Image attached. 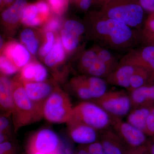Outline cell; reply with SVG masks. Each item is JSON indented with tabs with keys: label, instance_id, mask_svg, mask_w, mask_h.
Masks as SVG:
<instances>
[{
	"label": "cell",
	"instance_id": "cell-28",
	"mask_svg": "<svg viewBox=\"0 0 154 154\" xmlns=\"http://www.w3.org/2000/svg\"><path fill=\"white\" fill-rule=\"evenodd\" d=\"M51 11L58 15H62L67 10L69 0H47Z\"/></svg>",
	"mask_w": 154,
	"mask_h": 154
},
{
	"label": "cell",
	"instance_id": "cell-23",
	"mask_svg": "<svg viewBox=\"0 0 154 154\" xmlns=\"http://www.w3.org/2000/svg\"><path fill=\"white\" fill-rule=\"evenodd\" d=\"M65 57V52L61 39L57 36L52 49L45 57V63L49 67L54 68L62 63Z\"/></svg>",
	"mask_w": 154,
	"mask_h": 154
},
{
	"label": "cell",
	"instance_id": "cell-20",
	"mask_svg": "<svg viewBox=\"0 0 154 154\" xmlns=\"http://www.w3.org/2000/svg\"><path fill=\"white\" fill-rule=\"evenodd\" d=\"M69 85L73 93L79 99L87 101L93 100L88 75L74 77L71 80Z\"/></svg>",
	"mask_w": 154,
	"mask_h": 154
},
{
	"label": "cell",
	"instance_id": "cell-40",
	"mask_svg": "<svg viewBox=\"0 0 154 154\" xmlns=\"http://www.w3.org/2000/svg\"><path fill=\"white\" fill-rule=\"evenodd\" d=\"M92 5L93 0H79L75 4L77 8L83 12L88 11Z\"/></svg>",
	"mask_w": 154,
	"mask_h": 154
},
{
	"label": "cell",
	"instance_id": "cell-3",
	"mask_svg": "<svg viewBox=\"0 0 154 154\" xmlns=\"http://www.w3.org/2000/svg\"><path fill=\"white\" fill-rule=\"evenodd\" d=\"M100 11L133 29L138 30L143 26L145 11L138 0H109Z\"/></svg>",
	"mask_w": 154,
	"mask_h": 154
},
{
	"label": "cell",
	"instance_id": "cell-6",
	"mask_svg": "<svg viewBox=\"0 0 154 154\" xmlns=\"http://www.w3.org/2000/svg\"><path fill=\"white\" fill-rule=\"evenodd\" d=\"M91 102L96 103L110 115L122 118L131 109L129 93L123 90L107 91L103 96Z\"/></svg>",
	"mask_w": 154,
	"mask_h": 154
},
{
	"label": "cell",
	"instance_id": "cell-15",
	"mask_svg": "<svg viewBox=\"0 0 154 154\" xmlns=\"http://www.w3.org/2000/svg\"><path fill=\"white\" fill-rule=\"evenodd\" d=\"M138 66L131 65H121L108 75L105 80L107 85L118 86L128 90L133 75Z\"/></svg>",
	"mask_w": 154,
	"mask_h": 154
},
{
	"label": "cell",
	"instance_id": "cell-42",
	"mask_svg": "<svg viewBox=\"0 0 154 154\" xmlns=\"http://www.w3.org/2000/svg\"><path fill=\"white\" fill-rule=\"evenodd\" d=\"M74 154H90L86 145H79Z\"/></svg>",
	"mask_w": 154,
	"mask_h": 154
},
{
	"label": "cell",
	"instance_id": "cell-25",
	"mask_svg": "<svg viewBox=\"0 0 154 154\" xmlns=\"http://www.w3.org/2000/svg\"><path fill=\"white\" fill-rule=\"evenodd\" d=\"M20 39L31 54L36 53L39 43L36 34L32 29L26 28L23 30L20 34Z\"/></svg>",
	"mask_w": 154,
	"mask_h": 154
},
{
	"label": "cell",
	"instance_id": "cell-8",
	"mask_svg": "<svg viewBox=\"0 0 154 154\" xmlns=\"http://www.w3.org/2000/svg\"><path fill=\"white\" fill-rule=\"evenodd\" d=\"M111 127L128 147L145 145L148 140L143 131L120 117L111 116Z\"/></svg>",
	"mask_w": 154,
	"mask_h": 154
},
{
	"label": "cell",
	"instance_id": "cell-14",
	"mask_svg": "<svg viewBox=\"0 0 154 154\" xmlns=\"http://www.w3.org/2000/svg\"><path fill=\"white\" fill-rule=\"evenodd\" d=\"M1 51L2 55L8 58L19 69H22L30 61L29 51L17 42H9L4 45Z\"/></svg>",
	"mask_w": 154,
	"mask_h": 154
},
{
	"label": "cell",
	"instance_id": "cell-9",
	"mask_svg": "<svg viewBox=\"0 0 154 154\" xmlns=\"http://www.w3.org/2000/svg\"><path fill=\"white\" fill-rule=\"evenodd\" d=\"M86 32L85 25L79 21H69L60 31V38L64 49L67 52L74 53L81 43V38Z\"/></svg>",
	"mask_w": 154,
	"mask_h": 154
},
{
	"label": "cell",
	"instance_id": "cell-16",
	"mask_svg": "<svg viewBox=\"0 0 154 154\" xmlns=\"http://www.w3.org/2000/svg\"><path fill=\"white\" fill-rule=\"evenodd\" d=\"M47 69L37 62H31L21 69L19 75L16 79L21 82H41L46 81Z\"/></svg>",
	"mask_w": 154,
	"mask_h": 154
},
{
	"label": "cell",
	"instance_id": "cell-13",
	"mask_svg": "<svg viewBox=\"0 0 154 154\" xmlns=\"http://www.w3.org/2000/svg\"><path fill=\"white\" fill-rule=\"evenodd\" d=\"M99 140L104 154H125L128 148L111 127L99 131Z\"/></svg>",
	"mask_w": 154,
	"mask_h": 154
},
{
	"label": "cell",
	"instance_id": "cell-22",
	"mask_svg": "<svg viewBox=\"0 0 154 154\" xmlns=\"http://www.w3.org/2000/svg\"><path fill=\"white\" fill-rule=\"evenodd\" d=\"M154 82V72L150 69L138 66L131 77L128 92Z\"/></svg>",
	"mask_w": 154,
	"mask_h": 154
},
{
	"label": "cell",
	"instance_id": "cell-24",
	"mask_svg": "<svg viewBox=\"0 0 154 154\" xmlns=\"http://www.w3.org/2000/svg\"><path fill=\"white\" fill-rule=\"evenodd\" d=\"M98 45L83 51L79 60V69L81 72L85 74L88 69L95 62L97 59Z\"/></svg>",
	"mask_w": 154,
	"mask_h": 154
},
{
	"label": "cell",
	"instance_id": "cell-47",
	"mask_svg": "<svg viewBox=\"0 0 154 154\" xmlns=\"http://www.w3.org/2000/svg\"><path fill=\"white\" fill-rule=\"evenodd\" d=\"M72 1L74 3L75 5V4L79 2V0H72Z\"/></svg>",
	"mask_w": 154,
	"mask_h": 154
},
{
	"label": "cell",
	"instance_id": "cell-35",
	"mask_svg": "<svg viewBox=\"0 0 154 154\" xmlns=\"http://www.w3.org/2000/svg\"><path fill=\"white\" fill-rule=\"evenodd\" d=\"M86 146L90 154H104L102 144L99 140L86 145Z\"/></svg>",
	"mask_w": 154,
	"mask_h": 154
},
{
	"label": "cell",
	"instance_id": "cell-30",
	"mask_svg": "<svg viewBox=\"0 0 154 154\" xmlns=\"http://www.w3.org/2000/svg\"><path fill=\"white\" fill-rule=\"evenodd\" d=\"M137 30L139 43L154 47V32L147 31L142 28Z\"/></svg>",
	"mask_w": 154,
	"mask_h": 154
},
{
	"label": "cell",
	"instance_id": "cell-33",
	"mask_svg": "<svg viewBox=\"0 0 154 154\" xmlns=\"http://www.w3.org/2000/svg\"><path fill=\"white\" fill-rule=\"evenodd\" d=\"M0 154H18V148L13 141L0 143Z\"/></svg>",
	"mask_w": 154,
	"mask_h": 154
},
{
	"label": "cell",
	"instance_id": "cell-1",
	"mask_svg": "<svg viewBox=\"0 0 154 154\" xmlns=\"http://www.w3.org/2000/svg\"><path fill=\"white\" fill-rule=\"evenodd\" d=\"M85 25L90 37L107 49L128 51L139 43L137 30L109 18L100 10L89 13Z\"/></svg>",
	"mask_w": 154,
	"mask_h": 154
},
{
	"label": "cell",
	"instance_id": "cell-31",
	"mask_svg": "<svg viewBox=\"0 0 154 154\" xmlns=\"http://www.w3.org/2000/svg\"><path fill=\"white\" fill-rule=\"evenodd\" d=\"M38 8L39 16L45 22L50 18L51 9L49 4L44 0H39L35 3Z\"/></svg>",
	"mask_w": 154,
	"mask_h": 154
},
{
	"label": "cell",
	"instance_id": "cell-21",
	"mask_svg": "<svg viewBox=\"0 0 154 154\" xmlns=\"http://www.w3.org/2000/svg\"><path fill=\"white\" fill-rule=\"evenodd\" d=\"M154 105L131 109L128 114L126 122L145 133L147 119Z\"/></svg>",
	"mask_w": 154,
	"mask_h": 154
},
{
	"label": "cell",
	"instance_id": "cell-10",
	"mask_svg": "<svg viewBox=\"0 0 154 154\" xmlns=\"http://www.w3.org/2000/svg\"><path fill=\"white\" fill-rule=\"evenodd\" d=\"M125 64L144 67L154 72V47L143 45L130 50L119 60V65Z\"/></svg>",
	"mask_w": 154,
	"mask_h": 154
},
{
	"label": "cell",
	"instance_id": "cell-32",
	"mask_svg": "<svg viewBox=\"0 0 154 154\" xmlns=\"http://www.w3.org/2000/svg\"><path fill=\"white\" fill-rule=\"evenodd\" d=\"M61 26V22L60 19L56 17H50L43 27V32L45 33L48 32H57L60 29Z\"/></svg>",
	"mask_w": 154,
	"mask_h": 154
},
{
	"label": "cell",
	"instance_id": "cell-34",
	"mask_svg": "<svg viewBox=\"0 0 154 154\" xmlns=\"http://www.w3.org/2000/svg\"><path fill=\"white\" fill-rule=\"evenodd\" d=\"M145 134L150 137L154 135V105L152 107L147 119Z\"/></svg>",
	"mask_w": 154,
	"mask_h": 154
},
{
	"label": "cell",
	"instance_id": "cell-18",
	"mask_svg": "<svg viewBox=\"0 0 154 154\" xmlns=\"http://www.w3.org/2000/svg\"><path fill=\"white\" fill-rule=\"evenodd\" d=\"M12 80L4 75L0 79V106L2 115L9 116L12 114L14 99L12 88Z\"/></svg>",
	"mask_w": 154,
	"mask_h": 154
},
{
	"label": "cell",
	"instance_id": "cell-37",
	"mask_svg": "<svg viewBox=\"0 0 154 154\" xmlns=\"http://www.w3.org/2000/svg\"><path fill=\"white\" fill-rule=\"evenodd\" d=\"M142 28L147 31L154 32V12L149 14L145 20Z\"/></svg>",
	"mask_w": 154,
	"mask_h": 154
},
{
	"label": "cell",
	"instance_id": "cell-7",
	"mask_svg": "<svg viewBox=\"0 0 154 154\" xmlns=\"http://www.w3.org/2000/svg\"><path fill=\"white\" fill-rule=\"evenodd\" d=\"M62 143L57 134L49 128H43L34 133L29 140L27 149L47 154L61 152Z\"/></svg>",
	"mask_w": 154,
	"mask_h": 154
},
{
	"label": "cell",
	"instance_id": "cell-46",
	"mask_svg": "<svg viewBox=\"0 0 154 154\" xmlns=\"http://www.w3.org/2000/svg\"><path fill=\"white\" fill-rule=\"evenodd\" d=\"M3 39L2 38V37H1V49H2V48L3 47Z\"/></svg>",
	"mask_w": 154,
	"mask_h": 154
},
{
	"label": "cell",
	"instance_id": "cell-43",
	"mask_svg": "<svg viewBox=\"0 0 154 154\" xmlns=\"http://www.w3.org/2000/svg\"><path fill=\"white\" fill-rule=\"evenodd\" d=\"M109 0H93V5H94L100 8H102V6L107 2Z\"/></svg>",
	"mask_w": 154,
	"mask_h": 154
},
{
	"label": "cell",
	"instance_id": "cell-19",
	"mask_svg": "<svg viewBox=\"0 0 154 154\" xmlns=\"http://www.w3.org/2000/svg\"><path fill=\"white\" fill-rule=\"evenodd\" d=\"M28 4L27 0H16L2 12L1 17L3 23L12 26L21 22L23 11Z\"/></svg>",
	"mask_w": 154,
	"mask_h": 154
},
{
	"label": "cell",
	"instance_id": "cell-44",
	"mask_svg": "<svg viewBox=\"0 0 154 154\" xmlns=\"http://www.w3.org/2000/svg\"><path fill=\"white\" fill-rule=\"evenodd\" d=\"M147 146L149 154H154V143L150 140H149L146 144Z\"/></svg>",
	"mask_w": 154,
	"mask_h": 154
},
{
	"label": "cell",
	"instance_id": "cell-27",
	"mask_svg": "<svg viewBox=\"0 0 154 154\" xmlns=\"http://www.w3.org/2000/svg\"><path fill=\"white\" fill-rule=\"evenodd\" d=\"M0 68L2 75L5 76L14 75L19 70L12 62L3 55H1L0 58Z\"/></svg>",
	"mask_w": 154,
	"mask_h": 154
},
{
	"label": "cell",
	"instance_id": "cell-36",
	"mask_svg": "<svg viewBox=\"0 0 154 154\" xmlns=\"http://www.w3.org/2000/svg\"><path fill=\"white\" fill-rule=\"evenodd\" d=\"M8 117L9 116H1L0 118V132L6 133L11 134Z\"/></svg>",
	"mask_w": 154,
	"mask_h": 154
},
{
	"label": "cell",
	"instance_id": "cell-39",
	"mask_svg": "<svg viewBox=\"0 0 154 154\" xmlns=\"http://www.w3.org/2000/svg\"><path fill=\"white\" fill-rule=\"evenodd\" d=\"M140 5L149 14L154 12V0H138Z\"/></svg>",
	"mask_w": 154,
	"mask_h": 154
},
{
	"label": "cell",
	"instance_id": "cell-11",
	"mask_svg": "<svg viewBox=\"0 0 154 154\" xmlns=\"http://www.w3.org/2000/svg\"><path fill=\"white\" fill-rule=\"evenodd\" d=\"M69 134L71 139L79 145H88L99 140V131L81 122H68Z\"/></svg>",
	"mask_w": 154,
	"mask_h": 154
},
{
	"label": "cell",
	"instance_id": "cell-48",
	"mask_svg": "<svg viewBox=\"0 0 154 154\" xmlns=\"http://www.w3.org/2000/svg\"><path fill=\"white\" fill-rule=\"evenodd\" d=\"M152 138L150 140H151L152 141V142L153 143H154V135L152 136H151Z\"/></svg>",
	"mask_w": 154,
	"mask_h": 154
},
{
	"label": "cell",
	"instance_id": "cell-49",
	"mask_svg": "<svg viewBox=\"0 0 154 154\" xmlns=\"http://www.w3.org/2000/svg\"><path fill=\"white\" fill-rule=\"evenodd\" d=\"M58 154H69L68 153H67L66 152H60L59 153H58Z\"/></svg>",
	"mask_w": 154,
	"mask_h": 154
},
{
	"label": "cell",
	"instance_id": "cell-45",
	"mask_svg": "<svg viewBox=\"0 0 154 154\" xmlns=\"http://www.w3.org/2000/svg\"><path fill=\"white\" fill-rule=\"evenodd\" d=\"M26 152H27V154H47L28 149H26Z\"/></svg>",
	"mask_w": 154,
	"mask_h": 154
},
{
	"label": "cell",
	"instance_id": "cell-5",
	"mask_svg": "<svg viewBox=\"0 0 154 154\" xmlns=\"http://www.w3.org/2000/svg\"><path fill=\"white\" fill-rule=\"evenodd\" d=\"M69 121L81 122L100 131L111 127V116L96 103L85 101L74 107Z\"/></svg>",
	"mask_w": 154,
	"mask_h": 154
},
{
	"label": "cell",
	"instance_id": "cell-26",
	"mask_svg": "<svg viewBox=\"0 0 154 154\" xmlns=\"http://www.w3.org/2000/svg\"><path fill=\"white\" fill-rule=\"evenodd\" d=\"M38 17H40L36 4H28L23 11L21 22L26 26H30V23Z\"/></svg>",
	"mask_w": 154,
	"mask_h": 154
},
{
	"label": "cell",
	"instance_id": "cell-2",
	"mask_svg": "<svg viewBox=\"0 0 154 154\" xmlns=\"http://www.w3.org/2000/svg\"><path fill=\"white\" fill-rule=\"evenodd\" d=\"M12 92L14 107L12 110V121L14 132L43 118L42 108L33 103L26 94L22 82L12 80Z\"/></svg>",
	"mask_w": 154,
	"mask_h": 154
},
{
	"label": "cell",
	"instance_id": "cell-41",
	"mask_svg": "<svg viewBox=\"0 0 154 154\" xmlns=\"http://www.w3.org/2000/svg\"><path fill=\"white\" fill-rule=\"evenodd\" d=\"M16 0H0V7L1 11L8 8Z\"/></svg>",
	"mask_w": 154,
	"mask_h": 154
},
{
	"label": "cell",
	"instance_id": "cell-17",
	"mask_svg": "<svg viewBox=\"0 0 154 154\" xmlns=\"http://www.w3.org/2000/svg\"><path fill=\"white\" fill-rule=\"evenodd\" d=\"M128 93L131 102V109L154 105V82Z\"/></svg>",
	"mask_w": 154,
	"mask_h": 154
},
{
	"label": "cell",
	"instance_id": "cell-4",
	"mask_svg": "<svg viewBox=\"0 0 154 154\" xmlns=\"http://www.w3.org/2000/svg\"><path fill=\"white\" fill-rule=\"evenodd\" d=\"M74 107L68 94L57 85L42 107V116L49 122L68 123L70 120Z\"/></svg>",
	"mask_w": 154,
	"mask_h": 154
},
{
	"label": "cell",
	"instance_id": "cell-12",
	"mask_svg": "<svg viewBox=\"0 0 154 154\" xmlns=\"http://www.w3.org/2000/svg\"><path fill=\"white\" fill-rule=\"evenodd\" d=\"M21 82L30 100L38 107L42 108V110L45 102L52 94L57 86L55 84L46 81L41 82Z\"/></svg>",
	"mask_w": 154,
	"mask_h": 154
},
{
	"label": "cell",
	"instance_id": "cell-38",
	"mask_svg": "<svg viewBox=\"0 0 154 154\" xmlns=\"http://www.w3.org/2000/svg\"><path fill=\"white\" fill-rule=\"evenodd\" d=\"M125 154H149V153L145 145L136 147H128Z\"/></svg>",
	"mask_w": 154,
	"mask_h": 154
},
{
	"label": "cell",
	"instance_id": "cell-29",
	"mask_svg": "<svg viewBox=\"0 0 154 154\" xmlns=\"http://www.w3.org/2000/svg\"><path fill=\"white\" fill-rule=\"evenodd\" d=\"M45 34V41L39 50V55L42 57H45L51 51L55 40L53 32H48Z\"/></svg>",
	"mask_w": 154,
	"mask_h": 154
}]
</instances>
